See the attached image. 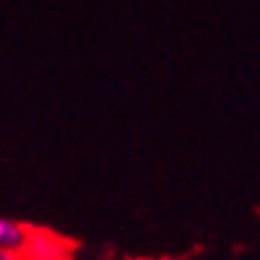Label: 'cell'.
<instances>
[{
	"mask_svg": "<svg viewBox=\"0 0 260 260\" xmlns=\"http://www.w3.org/2000/svg\"><path fill=\"white\" fill-rule=\"evenodd\" d=\"M29 224H19L15 220H0V248L10 253H17L26 239Z\"/></svg>",
	"mask_w": 260,
	"mask_h": 260,
	"instance_id": "7a4b0ae2",
	"label": "cell"
},
{
	"mask_svg": "<svg viewBox=\"0 0 260 260\" xmlns=\"http://www.w3.org/2000/svg\"><path fill=\"white\" fill-rule=\"evenodd\" d=\"M79 246L77 241L57 234L46 227H31L26 229L22 248L15 253V260H74V251Z\"/></svg>",
	"mask_w": 260,
	"mask_h": 260,
	"instance_id": "6da1fadb",
	"label": "cell"
}]
</instances>
